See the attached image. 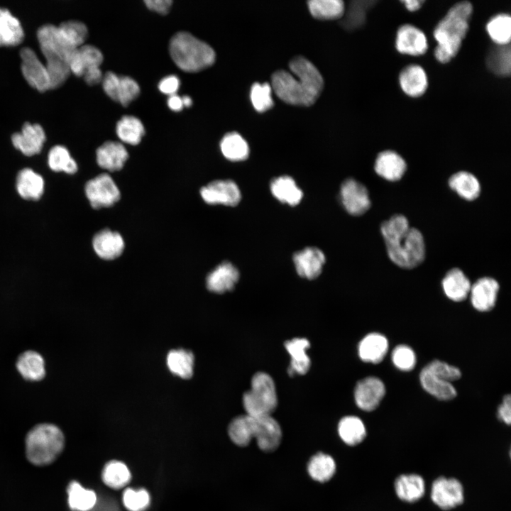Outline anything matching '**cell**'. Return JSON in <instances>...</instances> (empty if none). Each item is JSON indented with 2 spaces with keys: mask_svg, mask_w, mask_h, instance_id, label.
Returning <instances> with one entry per match:
<instances>
[{
  "mask_svg": "<svg viewBox=\"0 0 511 511\" xmlns=\"http://www.w3.org/2000/svg\"><path fill=\"white\" fill-rule=\"evenodd\" d=\"M290 71L278 70L272 75L271 87L282 101L309 106L319 98L324 80L318 69L307 59L299 56L289 63Z\"/></svg>",
  "mask_w": 511,
  "mask_h": 511,
  "instance_id": "obj_1",
  "label": "cell"
},
{
  "mask_svg": "<svg viewBox=\"0 0 511 511\" xmlns=\"http://www.w3.org/2000/svg\"><path fill=\"white\" fill-rule=\"evenodd\" d=\"M380 232L390 260L403 269H413L426 256L424 239L421 231L411 227L407 217L396 214L380 224Z\"/></svg>",
  "mask_w": 511,
  "mask_h": 511,
  "instance_id": "obj_2",
  "label": "cell"
},
{
  "mask_svg": "<svg viewBox=\"0 0 511 511\" xmlns=\"http://www.w3.org/2000/svg\"><path fill=\"white\" fill-rule=\"evenodd\" d=\"M473 6L468 1L454 5L439 22L434 31L437 42L434 56L442 63L449 62L456 55L466 35Z\"/></svg>",
  "mask_w": 511,
  "mask_h": 511,
  "instance_id": "obj_3",
  "label": "cell"
},
{
  "mask_svg": "<svg viewBox=\"0 0 511 511\" xmlns=\"http://www.w3.org/2000/svg\"><path fill=\"white\" fill-rule=\"evenodd\" d=\"M37 38L45 58L51 89L62 85L70 75L69 60L77 49L65 37L58 26L47 23L37 31Z\"/></svg>",
  "mask_w": 511,
  "mask_h": 511,
  "instance_id": "obj_4",
  "label": "cell"
},
{
  "mask_svg": "<svg viewBox=\"0 0 511 511\" xmlns=\"http://www.w3.org/2000/svg\"><path fill=\"white\" fill-rule=\"evenodd\" d=\"M169 50L175 65L187 72L203 70L212 65L216 58L215 52L209 45L184 31L172 37Z\"/></svg>",
  "mask_w": 511,
  "mask_h": 511,
  "instance_id": "obj_5",
  "label": "cell"
},
{
  "mask_svg": "<svg viewBox=\"0 0 511 511\" xmlns=\"http://www.w3.org/2000/svg\"><path fill=\"white\" fill-rule=\"evenodd\" d=\"M64 444L63 434L57 427L51 424H38L26 436V456L33 464L46 465L58 456Z\"/></svg>",
  "mask_w": 511,
  "mask_h": 511,
  "instance_id": "obj_6",
  "label": "cell"
},
{
  "mask_svg": "<svg viewBox=\"0 0 511 511\" xmlns=\"http://www.w3.org/2000/svg\"><path fill=\"white\" fill-rule=\"evenodd\" d=\"M246 414L260 417L270 416L278 406L275 385L272 377L264 372L255 373L251 388L243 396Z\"/></svg>",
  "mask_w": 511,
  "mask_h": 511,
  "instance_id": "obj_7",
  "label": "cell"
},
{
  "mask_svg": "<svg viewBox=\"0 0 511 511\" xmlns=\"http://www.w3.org/2000/svg\"><path fill=\"white\" fill-rule=\"evenodd\" d=\"M102 62L103 55L97 47L84 44L75 49L70 55V72L83 77L89 85L99 84L104 76L100 70Z\"/></svg>",
  "mask_w": 511,
  "mask_h": 511,
  "instance_id": "obj_8",
  "label": "cell"
},
{
  "mask_svg": "<svg viewBox=\"0 0 511 511\" xmlns=\"http://www.w3.org/2000/svg\"><path fill=\"white\" fill-rule=\"evenodd\" d=\"M431 499L443 510L455 508L464 501L463 485L456 478L439 476L432 483Z\"/></svg>",
  "mask_w": 511,
  "mask_h": 511,
  "instance_id": "obj_9",
  "label": "cell"
},
{
  "mask_svg": "<svg viewBox=\"0 0 511 511\" xmlns=\"http://www.w3.org/2000/svg\"><path fill=\"white\" fill-rule=\"evenodd\" d=\"M85 193L91 206L94 209L109 207L120 199V191L106 173L100 174L89 180L85 185Z\"/></svg>",
  "mask_w": 511,
  "mask_h": 511,
  "instance_id": "obj_10",
  "label": "cell"
},
{
  "mask_svg": "<svg viewBox=\"0 0 511 511\" xmlns=\"http://www.w3.org/2000/svg\"><path fill=\"white\" fill-rule=\"evenodd\" d=\"M20 56L21 71L28 83L40 92L51 89L46 66L35 52L29 47H24L20 51Z\"/></svg>",
  "mask_w": 511,
  "mask_h": 511,
  "instance_id": "obj_11",
  "label": "cell"
},
{
  "mask_svg": "<svg viewBox=\"0 0 511 511\" xmlns=\"http://www.w3.org/2000/svg\"><path fill=\"white\" fill-rule=\"evenodd\" d=\"M340 198L346 211L352 216L363 215L371 205L367 188L353 178H348L342 182Z\"/></svg>",
  "mask_w": 511,
  "mask_h": 511,
  "instance_id": "obj_12",
  "label": "cell"
},
{
  "mask_svg": "<svg viewBox=\"0 0 511 511\" xmlns=\"http://www.w3.org/2000/svg\"><path fill=\"white\" fill-rule=\"evenodd\" d=\"M386 393L384 383L375 376L360 380L354 389V400L359 409L372 412L378 408Z\"/></svg>",
  "mask_w": 511,
  "mask_h": 511,
  "instance_id": "obj_13",
  "label": "cell"
},
{
  "mask_svg": "<svg viewBox=\"0 0 511 511\" xmlns=\"http://www.w3.org/2000/svg\"><path fill=\"white\" fill-rule=\"evenodd\" d=\"M200 194L203 200L209 204L237 205L241 194L238 185L232 180H215L202 187Z\"/></svg>",
  "mask_w": 511,
  "mask_h": 511,
  "instance_id": "obj_14",
  "label": "cell"
},
{
  "mask_svg": "<svg viewBox=\"0 0 511 511\" xmlns=\"http://www.w3.org/2000/svg\"><path fill=\"white\" fill-rule=\"evenodd\" d=\"M253 417V434L259 449L265 452L277 449L282 439V429L271 415Z\"/></svg>",
  "mask_w": 511,
  "mask_h": 511,
  "instance_id": "obj_15",
  "label": "cell"
},
{
  "mask_svg": "<svg viewBox=\"0 0 511 511\" xmlns=\"http://www.w3.org/2000/svg\"><path fill=\"white\" fill-rule=\"evenodd\" d=\"M500 290L498 282L490 277L478 279L470 290L471 302L478 312H486L492 310L496 304Z\"/></svg>",
  "mask_w": 511,
  "mask_h": 511,
  "instance_id": "obj_16",
  "label": "cell"
},
{
  "mask_svg": "<svg viewBox=\"0 0 511 511\" xmlns=\"http://www.w3.org/2000/svg\"><path fill=\"white\" fill-rule=\"evenodd\" d=\"M45 138L43 127L38 123L30 122H26L20 132H16L11 136L13 146L27 156L39 153Z\"/></svg>",
  "mask_w": 511,
  "mask_h": 511,
  "instance_id": "obj_17",
  "label": "cell"
},
{
  "mask_svg": "<svg viewBox=\"0 0 511 511\" xmlns=\"http://www.w3.org/2000/svg\"><path fill=\"white\" fill-rule=\"evenodd\" d=\"M395 47L402 54L418 56L426 53L428 48L427 39L420 29L405 24L397 30Z\"/></svg>",
  "mask_w": 511,
  "mask_h": 511,
  "instance_id": "obj_18",
  "label": "cell"
},
{
  "mask_svg": "<svg viewBox=\"0 0 511 511\" xmlns=\"http://www.w3.org/2000/svg\"><path fill=\"white\" fill-rule=\"evenodd\" d=\"M326 258L324 253L315 247H307L295 253L293 262L298 275L313 280L322 273Z\"/></svg>",
  "mask_w": 511,
  "mask_h": 511,
  "instance_id": "obj_19",
  "label": "cell"
},
{
  "mask_svg": "<svg viewBox=\"0 0 511 511\" xmlns=\"http://www.w3.org/2000/svg\"><path fill=\"white\" fill-rule=\"evenodd\" d=\"M374 169L377 175L390 182L402 179L407 170L404 158L393 150L380 152L375 161Z\"/></svg>",
  "mask_w": 511,
  "mask_h": 511,
  "instance_id": "obj_20",
  "label": "cell"
},
{
  "mask_svg": "<svg viewBox=\"0 0 511 511\" xmlns=\"http://www.w3.org/2000/svg\"><path fill=\"white\" fill-rule=\"evenodd\" d=\"M239 279L238 269L230 262L217 265L207 277V289L216 293L232 290Z\"/></svg>",
  "mask_w": 511,
  "mask_h": 511,
  "instance_id": "obj_21",
  "label": "cell"
},
{
  "mask_svg": "<svg viewBox=\"0 0 511 511\" xmlns=\"http://www.w3.org/2000/svg\"><path fill=\"white\" fill-rule=\"evenodd\" d=\"M389 348L388 340L378 332L368 334L359 342L358 352L366 363L378 364L384 359Z\"/></svg>",
  "mask_w": 511,
  "mask_h": 511,
  "instance_id": "obj_22",
  "label": "cell"
},
{
  "mask_svg": "<svg viewBox=\"0 0 511 511\" xmlns=\"http://www.w3.org/2000/svg\"><path fill=\"white\" fill-rule=\"evenodd\" d=\"M394 489L400 500L412 503L419 500L424 495L425 481L419 474H401L394 482Z\"/></svg>",
  "mask_w": 511,
  "mask_h": 511,
  "instance_id": "obj_23",
  "label": "cell"
},
{
  "mask_svg": "<svg viewBox=\"0 0 511 511\" xmlns=\"http://www.w3.org/2000/svg\"><path fill=\"white\" fill-rule=\"evenodd\" d=\"M92 245L96 253L104 260L118 258L124 249V241L121 234L107 229L96 233Z\"/></svg>",
  "mask_w": 511,
  "mask_h": 511,
  "instance_id": "obj_24",
  "label": "cell"
},
{
  "mask_svg": "<svg viewBox=\"0 0 511 511\" xmlns=\"http://www.w3.org/2000/svg\"><path fill=\"white\" fill-rule=\"evenodd\" d=\"M284 345L291 357L288 375L292 377L306 374L311 366L310 358L306 353L310 346L309 341L304 338H295L286 341Z\"/></svg>",
  "mask_w": 511,
  "mask_h": 511,
  "instance_id": "obj_25",
  "label": "cell"
},
{
  "mask_svg": "<svg viewBox=\"0 0 511 511\" xmlns=\"http://www.w3.org/2000/svg\"><path fill=\"white\" fill-rule=\"evenodd\" d=\"M441 286L445 295L449 300L462 302L468 297L471 283L460 268H453L445 274Z\"/></svg>",
  "mask_w": 511,
  "mask_h": 511,
  "instance_id": "obj_26",
  "label": "cell"
},
{
  "mask_svg": "<svg viewBox=\"0 0 511 511\" xmlns=\"http://www.w3.org/2000/svg\"><path fill=\"white\" fill-rule=\"evenodd\" d=\"M128 157L126 148L119 142L106 141L97 150L98 165L109 171L121 170Z\"/></svg>",
  "mask_w": 511,
  "mask_h": 511,
  "instance_id": "obj_27",
  "label": "cell"
},
{
  "mask_svg": "<svg viewBox=\"0 0 511 511\" xmlns=\"http://www.w3.org/2000/svg\"><path fill=\"white\" fill-rule=\"evenodd\" d=\"M399 82L402 91L412 97L422 95L428 86L427 76L424 70L417 65L405 67L400 73Z\"/></svg>",
  "mask_w": 511,
  "mask_h": 511,
  "instance_id": "obj_28",
  "label": "cell"
},
{
  "mask_svg": "<svg viewBox=\"0 0 511 511\" xmlns=\"http://www.w3.org/2000/svg\"><path fill=\"white\" fill-rule=\"evenodd\" d=\"M24 32L20 21L9 10L0 7V46L20 44Z\"/></svg>",
  "mask_w": 511,
  "mask_h": 511,
  "instance_id": "obj_29",
  "label": "cell"
},
{
  "mask_svg": "<svg viewBox=\"0 0 511 511\" xmlns=\"http://www.w3.org/2000/svg\"><path fill=\"white\" fill-rule=\"evenodd\" d=\"M449 187L466 201L476 199L480 194V185L477 177L467 171H458L450 176Z\"/></svg>",
  "mask_w": 511,
  "mask_h": 511,
  "instance_id": "obj_30",
  "label": "cell"
},
{
  "mask_svg": "<svg viewBox=\"0 0 511 511\" xmlns=\"http://www.w3.org/2000/svg\"><path fill=\"white\" fill-rule=\"evenodd\" d=\"M419 381L423 389L437 400L449 401L457 395V391L451 383L437 378L424 367L419 373Z\"/></svg>",
  "mask_w": 511,
  "mask_h": 511,
  "instance_id": "obj_31",
  "label": "cell"
},
{
  "mask_svg": "<svg viewBox=\"0 0 511 511\" xmlns=\"http://www.w3.org/2000/svg\"><path fill=\"white\" fill-rule=\"evenodd\" d=\"M16 189L22 198L37 200L43 193L44 180L33 170L24 168L18 173Z\"/></svg>",
  "mask_w": 511,
  "mask_h": 511,
  "instance_id": "obj_32",
  "label": "cell"
},
{
  "mask_svg": "<svg viewBox=\"0 0 511 511\" xmlns=\"http://www.w3.org/2000/svg\"><path fill=\"white\" fill-rule=\"evenodd\" d=\"M272 194L280 202L290 206L298 204L303 192L290 176L283 175L273 179L270 183Z\"/></svg>",
  "mask_w": 511,
  "mask_h": 511,
  "instance_id": "obj_33",
  "label": "cell"
},
{
  "mask_svg": "<svg viewBox=\"0 0 511 511\" xmlns=\"http://www.w3.org/2000/svg\"><path fill=\"white\" fill-rule=\"evenodd\" d=\"M338 434L346 444L353 446L364 440L366 436V429L359 417L348 415L340 419L338 424Z\"/></svg>",
  "mask_w": 511,
  "mask_h": 511,
  "instance_id": "obj_34",
  "label": "cell"
},
{
  "mask_svg": "<svg viewBox=\"0 0 511 511\" xmlns=\"http://www.w3.org/2000/svg\"><path fill=\"white\" fill-rule=\"evenodd\" d=\"M16 367L21 375L29 380H40L45 376V361L36 351L23 353L17 360Z\"/></svg>",
  "mask_w": 511,
  "mask_h": 511,
  "instance_id": "obj_35",
  "label": "cell"
},
{
  "mask_svg": "<svg viewBox=\"0 0 511 511\" xmlns=\"http://www.w3.org/2000/svg\"><path fill=\"white\" fill-rule=\"evenodd\" d=\"M334 459L329 454L318 452L313 455L307 463V472L315 481L325 483L329 481L336 472Z\"/></svg>",
  "mask_w": 511,
  "mask_h": 511,
  "instance_id": "obj_36",
  "label": "cell"
},
{
  "mask_svg": "<svg viewBox=\"0 0 511 511\" xmlns=\"http://www.w3.org/2000/svg\"><path fill=\"white\" fill-rule=\"evenodd\" d=\"M220 148L223 155L231 161H241L248 158L249 147L246 140L238 133L226 134L221 141Z\"/></svg>",
  "mask_w": 511,
  "mask_h": 511,
  "instance_id": "obj_37",
  "label": "cell"
},
{
  "mask_svg": "<svg viewBox=\"0 0 511 511\" xmlns=\"http://www.w3.org/2000/svg\"><path fill=\"white\" fill-rule=\"evenodd\" d=\"M116 131L120 140L131 145L138 144L145 128L143 123L133 116H124L117 123Z\"/></svg>",
  "mask_w": 511,
  "mask_h": 511,
  "instance_id": "obj_38",
  "label": "cell"
},
{
  "mask_svg": "<svg viewBox=\"0 0 511 511\" xmlns=\"http://www.w3.org/2000/svg\"><path fill=\"white\" fill-rule=\"evenodd\" d=\"M228 434L237 446H248L253 439V417L246 414L235 417L229 425Z\"/></svg>",
  "mask_w": 511,
  "mask_h": 511,
  "instance_id": "obj_39",
  "label": "cell"
},
{
  "mask_svg": "<svg viewBox=\"0 0 511 511\" xmlns=\"http://www.w3.org/2000/svg\"><path fill=\"white\" fill-rule=\"evenodd\" d=\"M101 478L104 483L109 488L121 489L130 482L131 476L123 463L114 460L105 465Z\"/></svg>",
  "mask_w": 511,
  "mask_h": 511,
  "instance_id": "obj_40",
  "label": "cell"
},
{
  "mask_svg": "<svg viewBox=\"0 0 511 511\" xmlns=\"http://www.w3.org/2000/svg\"><path fill=\"white\" fill-rule=\"evenodd\" d=\"M167 365L172 373L189 378L193 373L194 356L191 351L184 349L170 351L167 356Z\"/></svg>",
  "mask_w": 511,
  "mask_h": 511,
  "instance_id": "obj_41",
  "label": "cell"
},
{
  "mask_svg": "<svg viewBox=\"0 0 511 511\" xmlns=\"http://www.w3.org/2000/svg\"><path fill=\"white\" fill-rule=\"evenodd\" d=\"M67 494L69 506L75 510H89L95 505L97 501V496L93 490L84 488L76 481L70 483Z\"/></svg>",
  "mask_w": 511,
  "mask_h": 511,
  "instance_id": "obj_42",
  "label": "cell"
},
{
  "mask_svg": "<svg viewBox=\"0 0 511 511\" xmlns=\"http://www.w3.org/2000/svg\"><path fill=\"white\" fill-rule=\"evenodd\" d=\"M308 8L312 16L321 20L341 18L344 14L345 6L341 0H312Z\"/></svg>",
  "mask_w": 511,
  "mask_h": 511,
  "instance_id": "obj_43",
  "label": "cell"
},
{
  "mask_svg": "<svg viewBox=\"0 0 511 511\" xmlns=\"http://www.w3.org/2000/svg\"><path fill=\"white\" fill-rule=\"evenodd\" d=\"M486 30L494 43L498 45L510 44L511 38V17L506 13L493 16L488 22Z\"/></svg>",
  "mask_w": 511,
  "mask_h": 511,
  "instance_id": "obj_44",
  "label": "cell"
},
{
  "mask_svg": "<svg viewBox=\"0 0 511 511\" xmlns=\"http://www.w3.org/2000/svg\"><path fill=\"white\" fill-rule=\"evenodd\" d=\"M488 68L500 76H508L511 70V51L510 44L497 45L487 57Z\"/></svg>",
  "mask_w": 511,
  "mask_h": 511,
  "instance_id": "obj_45",
  "label": "cell"
},
{
  "mask_svg": "<svg viewBox=\"0 0 511 511\" xmlns=\"http://www.w3.org/2000/svg\"><path fill=\"white\" fill-rule=\"evenodd\" d=\"M48 165L55 172H65L74 174L77 170V165L72 158L68 150L62 145L53 146L48 155Z\"/></svg>",
  "mask_w": 511,
  "mask_h": 511,
  "instance_id": "obj_46",
  "label": "cell"
},
{
  "mask_svg": "<svg viewBox=\"0 0 511 511\" xmlns=\"http://www.w3.org/2000/svg\"><path fill=\"white\" fill-rule=\"evenodd\" d=\"M251 100L258 112L263 113L271 109L273 106V100L270 84L254 83L251 89Z\"/></svg>",
  "mask_w": 511,
  "mask_h": 511,
  "instance_id": "obj_47",
  "label": "cell"
},
{
  "mask_svg": "<svg viewBox=\"0 0 511 511\" xmlns=\"http://www.w3.org/2000/svg\"><path fill=\"white\" fill-rule=\"evenodd\" d=\"M374 1H356L349 5L346 17L343 18L341 25L346 29H355L363 25L366 18V12L370 4Z\"/></svg>",
  "mask_w": 511,
  "mask_h": 511,
  "instance_id": "obj_48",
  "label": "cell"
},
{
  "mask_svg": "<svg viewBox=\"0 0 511 511\" xmlns=\"http://www.w3.org/2000/svg\"><path fill=\"white\" fill-rule=\"evenodd\" d=\"M139 94V85L133 79L127 76H119L116 101L123 106H127L138 97Z\"/></svg>",
  "mask_w": 511,
  "mask_h": 511,
  "instance_id": "obj_49",
  "label": "cell"
},
{
  "mask_svg": "<svg viewBox=\"0 0 511 511\" xmlns=\"http://www.w3.org/2000/svg\"><path fill=\"white\" fill-rule=\"evenodd\" d=\"M393 365L402 371H410L416 366L417 357L413 349L405 344L396 346L391 354Z\"/></svg>",
  "mask_w": 511,
  "mask_h": 511,
  "instance_id": "obj_50",
  "label": "cell"
},
{
  "mask_svg": "<svg viewBox=\"0 0 511 511\" xmlns=\"http://www.w3.org/2000/svg\"><path fill=\"white\" fill-rule=\"evenodd\" d=\"M424 368L434 375L449 383L459 380L462 375L458 368L438 359L432 361Z\"/></svg>",
  "mask_w": 511,
  "mask_h": 511,
  "instance_id": "obj_51",
  "label": "cell"
},
{
  "mask_svg": "<svg viewBox=\"0 0 511 511\" xmlns=\"http://www.w3.org/2000/svg\"><path fill=\"white\" fill-rule=\"evenodd\" d=\"M123 503L129 511H143L150 503V495L145 489L127 488L123 493Z\"/></svg>",
  "mask_w": 511,
  "mask_h": 511,
  "instance_id": "obj_52",
  "label": "cell"
},
{
  "mask_svg": "<svg viewBox=\"0 0 511 511\" xmlns=\"http://www.w3.org/2000/svg\"><path fill=\"white\" fill-rule=\"evenodd\" d=\"M180 82L179 78L175 75H169L163 78L158 84L161 92L168 95L175 94L179 89Z\"/></svg>",
  "mask_w": 511,
  "mask_h": 511,
  "instance_id": "obj_53",
  "label": "cell"
},
{
  "mask_svg": "<svg viewBox=\"0 0 511 511\" xmlns=\"http://www.w3.org/2000/svg\"><path fill=\"white\" fill-rule=\"evenodd\" d=\"M498 418L507 425L511 423V396L510 394L506 395L498 408Z\"/></svg>",
  "mask_w": 511,
  "mask_h": 511,
  "instance_id": "obj_54",
  "label": "cell"
},
{
  "mask_svg": "<svg viewBox=\"0 0 511 511\" xmlns=\"http://www.w3.org/2000/svg\"><path fill=\"white\" fill-rule=\"evenodd\" d=\"M144 2L150 10L163 15L169 12L172 4L171 0H145Z\"/></svg>",
  "mask_w": 511,
  "mask_h": 511,
  "instance_id": "obj_55",
  "label": "cell"
},
{
  "mask_svg": "<svg viewBox=\"0 0 511 511\" xmlns=\"http://www.w3.org/2000/svg\"><path fill=\"white\" fill-rule=\"evenodd\" d=\"M169 108L174 111H180L183 108L182 97L175 94L170 95L167 99Z\"/></svg>",
  "mask_w": 511,
  "mask_h": 511,
  "instance_id": "obj_56",
  "label": "cell"
},
{
  "mask_svg": "<svg viewBox=\"0 0 511 511\" xmlns=\"http://www.w3.org/2000/svg\"><path fill=\"white\" fill-rule=\"evenodd\" d=\"M402 2L408 11H415L420 9L424 1L422 0H404Z\"/></svg>",
  "mask_w": 511,
  "mask_h": 511,
  "instance_id": "obj_57",
  "label": "cell"
},
{
  "mask_svg": "<svg viewBox=\"0 0 511 511\" xmlns=\"http://www.w3.org/2000/svg\"><path fill=\"white\" fill-rule=\"evenodd\" d=\"M182 101L184 106L189 107L192 104V100L189 96L182 97Z\"/></svg>",
  "mask_w": 511,
  "mask_h": 511,
  "instance_id": "obj_58",
  "label": "cell"
}]
</instances>
